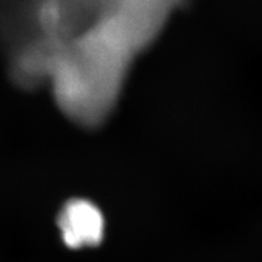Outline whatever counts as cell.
Returning a JSON list of instances; mask_svg holds the SVG:
<instances>
[{
  "label": "cell",
  "mask_w": 262,
  "mask_h": 262,
  "mask_svg": "<svg viewBox=\"0 0 262 262\" xmlns=\"http://www.w3.org/2000/svg\"><path fill=\"white\" fill-rule=\"evenodd\" d=\"M61 238L66 247L74 250L95 248L102 243L106 220L102 211L86 199H72L58 214Z\"/></svg>",
  "instance_id": "1"
}]
</instances>
